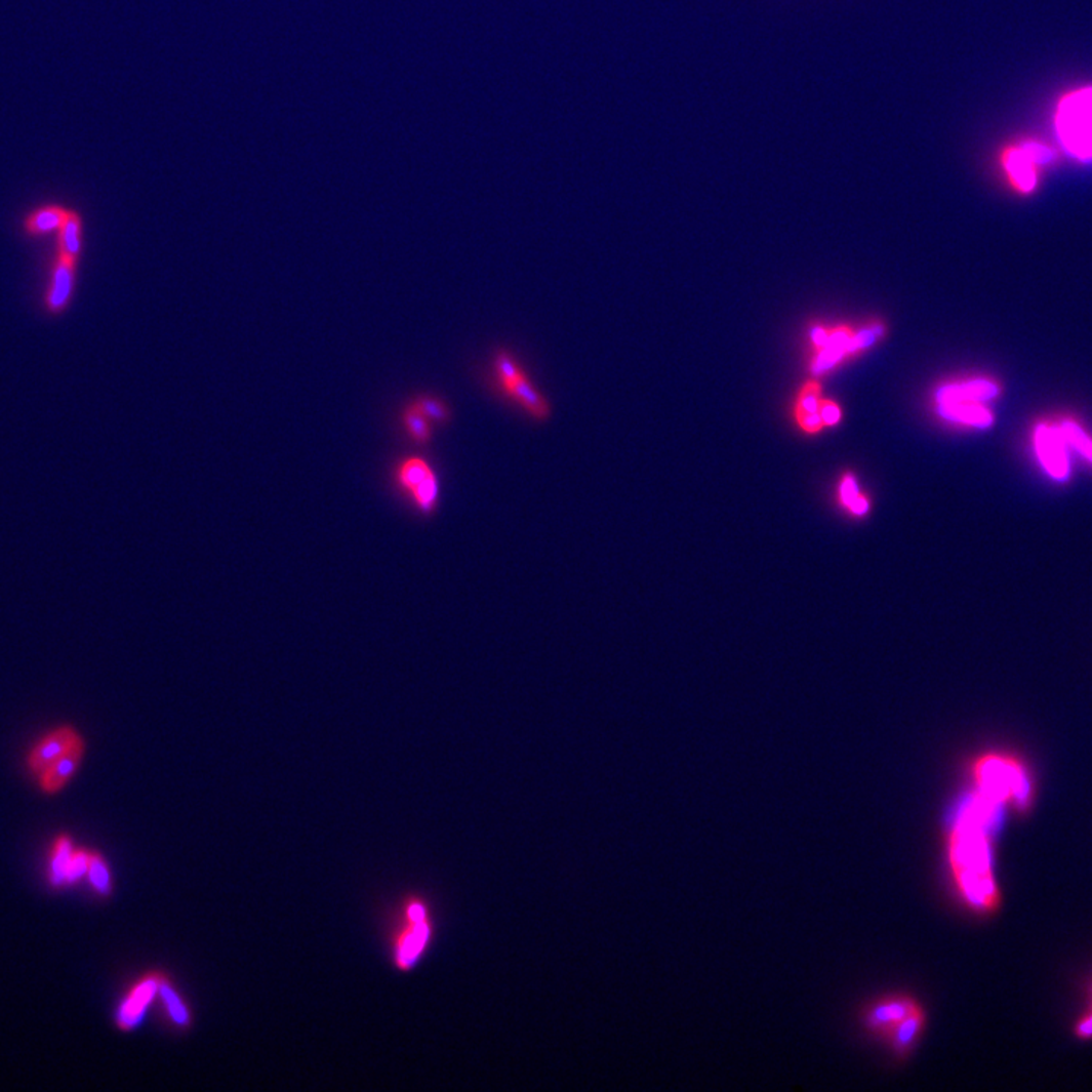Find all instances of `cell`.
<instances>
[{"instance_id":"obj_6","label":"cell","mask_w":1092,"mask_h":1092,"mask_svg":"<svg viewBox=\"0 0 1092 1092\" xmlns=\"http://www.w3.org/2000/svg\"><path fill=\"white\" fill-rule=\"evenodd\" d=\"M79 259L55 249L46 289L43 293V309L52 318L65 315L75 297Z\"/></svg>"},{"instance_id":"obj_4","label":"cell","mask_w":1092,"mask_h":1092,"mask_svg":"<svg viewBox=\"0 0 1092 1092\" xmlns=\"http://www.w3.org/2000/svg\"><path fill=\"white\" fill-rule=\"evenodd\" d=\"M493 375L501 394L524 410L531 419L545 422L551 416L550 401L537 391L524 367L505 350L496 351L492 362Z\"/></svg>"},{"instance_id":"obj_22","label":"cell","mask_w":1092,"mask_h":1092,"mask_svg":"<svg viewBox=\"0 0 1092 1092\" xmlns=\"http://www.w3.org/2000/svg\"><path fill=\"white\" fill-rule=\"evenodd\" d=\"M402 422H404L405 430H407L408 436L416 443H429L432 439V426H430L429 417L423 416L413 404L408 405L402 414Z\"/></svg>"},{"instance_id":"obj_28","label":"cell","mask_w":1092,"mask_h":1092,"mask_svg":"<svg viewBox=\"0 0 1092 1092\" xmlns=\"http://www.w3.org/2000/svg\"><path fill=\"white\" fill-rule=\"evenodd\" d=\"M88 865H90V853L73 851L68 873H66V883H73L81 879L85 873H88Z\"/></svg>"},{"instance_id":"obj_1","label":"cell","mask_w":1092,"mask_h":1092,"mask_svg":"<svg viewBox=\"0 0 1092 1092\" xmlns=\"http://www.w3.org/2000/svg\"><path fill=\"white\" fill-rule=\"evenodd\" d=\"M1000 804L980 793L965 801L948 837L953 879L965 903L976 912L997 911L1000 892L994 879L990 831Z\"/></svg>"},{"instance_id":"obj_10","label":"cell","mask_w":1092,"mask_h":1092,"mask_svg":"<svg viewBox=\"0 0 1092 1092\" xmlns=\"http://www.w3.org/2000/svg\"><path fill=\"white\" fill-rule=\"evenodd\" d=\"M920 1008L917 1000L907 996L888 997L874 1003L866 1011L865 1025L869 1032L888 1037L907 1015Z\"/></svg>"},{"instance_id":"obj_15","label":"cell","mask_w":1092,"mask_h":1092,"mask_svg":"<svg viewBox=\"0 0 1092 1092\" xmlns=\"http://www.w3.org/2000/svg\"><path fill=\"white\" fill-rule=\"evenodd\" d=\"M999 395V388L987 379L952 382L936 391V404L945 402H986Z\"/></svg>"},{"instance_id":"obj_30","label":"cell","mask_w":1092,"mask_h":1092,"mask_svg":"<svg viewBox=\"0 0 1092 1092\" xmlns=\"http://www.w3.org/2000/svg\"><path fill=\"white\" fill-rule=\"evenodd\" d=\"M1076 1032H1078V1035L1081 1038L1092 1037V1012L1091 1014H1088L1087 1017H1084L1081 1019V1021H1079L1078 1028H1076Z\"/></svg>"},{"instance_id":"obj_17","label":"cell","mask_w":1092,"mask_h":1092,"mask_svg":"<svg viewBox=\"0 0 1092 1092\" xmlns=\"http://www.w3.org/2000/svg\"><path fill=\"white\" fill-rule=\"evenodd\" d=\"M924 1025H926V1014L924 1009H915L912 1014L907 1015L891 1034L888 1035L889 1043H891L892 1049L897 1055L906 1056L911 1052L912 1047L920 1040L921 1034H923Z\"/></svg>"},{"instance_id":"obj_24","label":"cell","mask_w":1092,"mask_h":1092,"mask_svg":"<svg viewBox=\"0 0 1092 1092\" xmlns=\"http://www.w3.org/2000/svg\"><path fill=\"white\" fill-rule=\"evenodd\" d=\"M1059 430L1060 435L1065 439L1066 445L1073 446L1082 457L1087 458L1092 463V439H1090V436L1073 420H1065L1059 427Z\"/></svg>"},{"instance_id":"obj_29","label":"cell","mask_w":1092,"mask_h":1092,"mask_svg":"<svg viewBox=\"0 0 1092 1092\" xmlns=\"http://www.w3.org/2000/svg\"><path fill=\"white\" fill-rule=\"evenodd\" d=\"M821 417L824 426H837L839 419H841V410H839V407L835 402L822 401Z\"/></svg>"},{"instance_id":"obj_9","label":"cell","mask_w":1092,"mask_h":1092,"mask_svg":"<svg viewBox=\"0 0 1092 1092\" xmlns=\"http://www.w3.org/2000/svg\"><path fill=\"white\" fill-rule=\"evenodd\" d=\"M1035 448L1046 473L1056 481H1065L1069 477L1068 452L1066 442L1059 429L1040 426L1035 432Z\"/></svg>"},{"instance_id":"obj_13","label":"cell","mask_w":1092,"mask_h":1092,"mask_svg":"<svg viewBox=\"0 0 1092 1092\" xmlns=\"http://www.w3.org/2000/svg\"><path fill=\"white\" fill-rule=\"evenodd\" d=\"M84 755L85 742L84 739H79L65 755L59 756L56 761L37 775L41 791L44 794H55L62 791L81 765Z\"/></svg>"},{"instance_id":"obj_8","label":"cell","mask_w":1092,"mask_h":1092,"mask_svg":"<svg viewBox=\"0 0 1092 1092\" xmlns=\"http://www.w3.org/2000/svg\"><path fill=\"white\" fill-rule=\"evenodd\" d=\"M1052 158L1053 152L1047 146L1027 141L1009 149L1003 164L1011 183L1022 193H1028L1037 186V167L1049 163Z\"/></svg>"},{"instance_id":"obj_12","label":"cell","mask_w":1092,"mask_h":1092,"mask_svg":"<svg viewBox=\"0 0 1092 1092\" xmlns=\"http://www.w3.org/2000/svg\"><path fill=\"white\" fill-rule=\"evenodd\" d=\"M71 211L72 208L56 204V202L38 205V207L25 214L24 220H22V230H24L25 236L30 237V239H44V237L52 236V234L56 236V233L65 227Z\"/></svg>"},{"instance_id":"obj_14","label":"cell","mask_w":1092,"mask_h":1092,"mask_svg":"<svg viewBox=\"0 0 1092 1092\" xmlns=\"http://www.w3.org/2000/svg\"><path fill=\"white\" fill-rule=\"evenodd\" d=\"M161 982H163V977L152 974V976L146 977L141 982H138L137 986L129 993L125 1002L120 1006L119 1014H117V1024H119L120 1028L131 1030L132 1027L138 1024L149 1003L154 999L157 990L160 989Z\"/></svg>"},{"instance_id":"obj_26","label":"cell","mask_w":1092,"mask_h":1092,"mask_svg":"<svg viewBox=\"0 0 1092 1092\" xmlns=\"http://www.w3.org/2000/svg\"><path fill=\"white\" fill-rule=\"evenodd\" d=\"M161 997H163L164 1003H166L167 1011H169L170 1017L173 1021L179 1025H189L190 1015L186 1006L179 999L178 994L175 993L172 986L163 979L160 984Z\"/></svg>"},{"instance_id":"obj_7","label":"cell","mask_w":1092,"mask_h":1092,"mask_svg":"<svg viewBox=\"0 0 1092 1092\" xmlns=\"http://www.w3.org/2000/svg\"><path fill=\"white\" fill-rule=\"evenodd\" d=\"M883 334V328L880 325H874V327L862 329L857 334H851L848 328H838L834 331H827V337H825L824 343L821 345V353L816 357L813 362V372L822 373L825 370L832 369L835 364L841 362L844 356L847 354L856 353V351L865 350L869 345H873L880 335Z\"/></svg>"},{"instance_id":"obj_16","label":"cell","mask_w":1092,"mask_h":1092,"mask_svg":"<svg viewBox=\"0 0 1092 1092\" xmlns=\"http://www.w3.org/2000/svg\"><path fill=\"white\" fill-rule=\"evenodd\" d=\"M936 410L939 416L949 422L977 427V429H986L994 420L993 414L984 407L983 402H945V404H936Z\"/></svg>"},{"instance_id":"obj_5","label":"cell","mask_w":1092,"mask_h":1092,"mask_svg":"<svg viewBox=\"0 0 1092 1092\" xmlns=\"http://www.w3.org/2000/svg\"><path fill=\"white\" fill-rule=\"evenodd\" d=\"M395 480L414 509L422 515H432L439 508V477L426 458H404L395 471Z\"/></svg>"},{"instance_id":"obj_23","label":"cell","mask_w":1092,"mask_h":1092,"mask_svg":"<svg viewBox=\"0 0 1092 1092\" xmlns=\"http://www.w3.org/2000/svg\"><path fill=\"white\" fill-rule=\"evenodd\" d=\"M73 854L72 842L68 837H62L53 847L52 863H50V882L58 886L66 883L69 862Z\"/></svg>"},{"instance_id":"obj_3","label":"cell","mask_w":1092,"mask_h":1092,"mask_svg":"<svg viewBox=\"0 0 1092 1092\" xmlns=\"http://www.w3.org/2000/svg\"><path fill=\"white\" fill-rule=\"evenodd\" d=\"M1055 131L1071 157L1092 161V87L1069 91L1059 100Z\"/></svg>"},{"instance_id":"obj_25","label":"cell","mask_w":1092,"mask_h":1092,"mask_svg":"<svg viewBox=\"0 0 1092 1092\" xmlns=\"http://www.w3.org/2000/svg\"><path fill=\"white\" fill-rule=\"evenodd\" d=\"M423 416L429 417L430 420L435 422L446 423L451 420V408L445 404L442 400L436 397H430V395H422L411 402Z\"/></svg>"},{"instance_id":"obj_21","label":"cell","mask_w":1092,"mask_h":1092,"mask_svg":"<svg viewBox=\"0 0 1092 1092\" xmlns=\"http://www.w3.org/2000/svg\"><path fill=\"white\" fill-rule=\"evenodd\" d=\"M839 498H841L844 508L848 509V512L853 513L854 516H863L868 512V501H866L865 496L860 495L859 487H857L853 475H845L842 478L841 484H839Z\"/></svg>"},{"instance_id":"obj_11","label":"cell","mask_w":1092,"mask_h":1092,"mask_svg":"<svg viewBox=\"0 0 1092 1092\" xmlns=\"http://www.w3.org/2000/svg\"><path fill=\"white\" fill-rule=\"evenodd\" d=\"M79 739H82V736L75 727L62 726L53 728L52 731L44 734L34 745V749L31 750L30 756H28V768L34 775L40 774L53 761H56L59 756L65 755Z\"/></svg>"},{"instance_id":"obj_2","label":"cell","mask_w":1092,"mask_h":1092,"mask_svg":"<svg viewBox=\"0 0 1092 1092\" xmlns=\"http://www.w3.org/2000/svg\"><path fill=\"white\" fill-rule=\"evenodd\" d=\"M977 793L994 803H1014L1018 809H1028L1032 803L1030 775L1017 759L1008 756H984L974 765Z\"/></svg>"},{"instance_id":"obj_27","label":"cell","mask_w":1092,"mask_h":1092,"mask_svg":"<svg viewBox=\"0 0 1092 1092\" xmlns=\"http://www.w3.org/2000/svg\"><path fill=\"white\" fill-rule=\"evenodd\" d=\"M88 876H90L91 883H93L94 889H96L97 892H100L103 895L110 894L111 877L109 868H107L106 860H104L99 854H90Z\"/></svg>"},{"instance_id":"obj_20","label":"cell","mask_w":1092,"mask_h":1092,"mask_svg":"<svg viewBox=\"0 0 1092 1092\" xmlns=\"http://www.w3.org/2000/svg\"><path fill=\"white\" fill-rule=\"evenodd\" d=\"M414 924L410 930L405 932L402 936L400 946H398V964L402 968H408L413 964L414 959L422 952L423 945H426L427 938H429V929L426 926V920L411 921Z\"/></svg>"},{"instance_id":"obj_19","label":"cell","mask_w":1092,"mask_h":1092,"mask_svg":"<svg viewBox=\"0 0 1092 1092\" xmlns=\"http://www.w3.org/2000/svg\"><path fill=\"white\" fill-rule=\"evenodd\" d=\"M55 249L81 259L84 252V218L75 208H72L65 227L56 233Z\"/></svg>"},{"instance_id":"obj_18","label":"cell","mask_w":1092,"mask_h":1092,"mask_svg":"<svg viewBox=\"0 0 1092 1092\" xmlns=\"http://www.w3.org/2000/svg\"><path fill=\"white\" fill-rule=\"evenodd\" d=\"M821 398H819V386L810 382L801 392L799 405H797V417L801 429L809 433H816L824 427L821 417Z\"/></svg>"}]
</instances>
